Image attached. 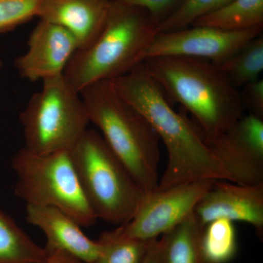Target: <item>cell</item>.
I'll return each instance as SVG.
<instances>
[{
    "instance_id": "21",
    "label": "cell",
    "mask_w": 263,
    "mask_h": 263,
    "mask_svg": "<svg viewBox=\"0 0 263 263\" xmlns=\"http://www.w3.org/2000/svg\"><path fill=\"white\" fill-rule=\"evenodd\" d=\"M230 0H183L181 5L157 25V32L190 27L197 19L212 13Z\"/></svg>"
},
{
    "instance_id": "20",
    "label": "cell",
    "mask_w": 263,
    "mask_h": 263,
    "mask_svg": "<svg viewBox=\"0 0 263 263\" xmlns=\"http://www.w3.org/2000/svg\"><path fill=\"white\" fill-rule=\"evenodd\" d=\"M152 240L126 238L118 229L104 232L98 239L102 252L98 263H141Z\"/></svg>"
},
{
    "instance_id": "6",
    "label": "cell",
    "mask_w": 263,
    "mask_h": 263,
    "mask_svg": "<svg viewBox=\"0 0 263 263\" xmlns=\"http://www.w3.org/2000/svg\"><path fill=\"white\" fill-rule=\"evenodd\" d=\"M15 196L27 205L56 208L82 228L98 220L83 191L70 151L37 154L23 148L12 159Z\"/></svg>"
},
{
    "instance_id": "24",
    "label": "cell",
    "mask_w": 263,
    "mask_h": 263,
    "mask_svg": "<svg viewBox=\"0 0 263 263\" xmlns=\"http://www.w3.org/2000/svg\"><path fill=\"white\" fill-rule=\"evenodd\" d=\"M240 99L243 108L249 113L263 119V80H258L246 85L240 89Z\"/></svg>"
},
{
    "instance_id": "5",
    "label": "cell",
    "mask_w": 263,
    "mask_h": 263,
    "mask_svg": "<svg viewBox=\"0 0 263 263\" xmlns=\"http://www.w3.org/2000/svg\"><path fill=\"white\" fill-rule=\"evenodd\" d=\"M70 154L81 187L98 219L119 226L130 220L146 193L103 136L87 129Z\"/></svg>"
},
{
    "instance_id": "18",
    "label": "cell",
    "mask_w": 263,
    "mask_h": 263,
    "mask_svg": "<svg viewBox=\"0 0 263 263\" xmlns=\"http://www.w3.org/2000/svg\"><path fill=\"white\" fill-rule=\"evenodd\" d=\"M216 66L239 90L258 80L263 71L262 33L251 40L226 61Z\"/></svg>"
},
{
    "instance_id": "14",
    "label": "cell",
    "mask_w": 263,
    "mask_h": 263,
    "mask_svg": "<svg viewBox=\"0 0 263 263\" xmlns=\"http://www.w3.org/2000/svg\"><path fill=\"white\" fill-rule=\"evenodd\" d=\"M110 0H43L37 17L73 36L78 50L92 44L108 17Z\"/></svg>"
},
{
    "instance_id": "17",
    "label": "cell",
    "mask_w": 263,
    "mask_h": 263,
    "mask_svg": "<svg viewBox=\"0 0 263 263\" xmlns=\"http://www.w3.org/2000/svg\"><path fill=\"white\" fill-rule=\"evenodd\" d=\"M48 254L0 209V263H46Z\"/></svg>"
},
{
    "instance_id": "26",
    "label": "cell",
    "mask_w": 263,
    "mask_h": 263,
    "mask_svg": "<svg viewBox=\"0 0 263 263\" xmlns=\"http://www.w3.org/2000/svg\"><path fill=\"white\" fill-rule=\"evenodd\" d=\"M46 263H84L72 257L70 254L61 250L53 251L48 254V259Z\"/></svg>"
},
{
    "instance_id": "27",
    "label": "cell",
    "mask_w": 263,
    "mask_h": 263,
    "mask_svg": "<svg viewBox=\"0 0 263 263\" xmlns=\"http://www.w3.org/2000/svg\"><path fill=\"white\" fill-rule=\"evenodd\" d=\"M2 66H3V63H2V62L0 61V69H1Z\"/></svg>"
},
{
    "instance_id": "15",
    "label": "cell",
    "mask_w": 263,
    "mask_h": 263,
    "mask_svg": "<svg viewBox=\"0 0 263 263\" xmlns=\"http://www.w3.org/2000/svg\"><path fill=\"white\" fill-rule=\"evenodd\" d=\"M191 26L233 32L262 29L263 0H230L221 8L197 19Z\"/></svg>"
},
{
    "instance_id": "22",
    "label": "cell",
    "mask_w": 263,
    "mask_h": 263,
    "mask_svg": "<svg viewBox=\"0 0 263 263\" xmlns=\"http://www.w3.org/2000/svg\"><path fill=\"white\" fill-rule=\"evenodd\" d=\"M43 0H0V32L37 16Z\"/></svg>"
},
{
    "instance_id": "4",
    "label": "cell",
    "mask_w": 263,
    "mask_h": 263,
    "mask_svg": "<svg viewBox=\"0 0 263 263\" xmlns=\"http://www.w3.org/2000/svg\"><path fill=\"white\" fill-rule=\"evenodd\" d=\"M157 27L143 10L110 1L103 30L89 47L76 52L64 76L81 92L90 85L125 75L142 63Z\"/></svg>"
},
{
    "instance_id": "8",
    "label": "cell",
    "mask_w": 263,
    "mask_h": 263,
    "mask_svg": "<svg viewBox=\"0 0 263 263\" xmlns=\"http://www.w3.org/2000/svg\"><path fill=\"white\" fill-rule=\"evenodd\" d=\"M214 181L180 183L146 193L130 220L119 226L118 230L126 238L156 239L194 214L197 203L212 187Z\"/></svg>"
},
{
    "instance_id": "10",
    "label": "cell",
    "mask_w": 263,
    "mask_h": 263,
    "mask_svg": "<svg viewBox=\"0 0 263 263\" xmlns=\"http://www.w3.org/2000/svg\"><path fill=\"white\" fill-rule=\"evenodd\" d=\"M229 174L231 182L263 183V119L245 115L226 133L208 145Z\"/></svg>"
},
{
    "instance_id": "12",
    "label": "cell",
    "mask_w": 263,
    "mask_h": 263,
    "mask_svg": "<svg viewBox=\"0 0 263 263\" xmlns=\"http://www.w3.org/2000/svg\"><path fill=\"white\" fill-rule=\"evenodd\" d=\"M202 227L218 219L250 224L259 236L263 234V183L243 186L215 180L194 212Z\"/></svg>"
},
{
    "instance_id": "9",
    "label": "cell",
    "mask_w": 263,
    "mask_h": 263,
    "mask_svg": "<svg viewBox=\"0 0 263 263\" xmlns=\"http://www.w3.org/2000/svg\"><path fill=\"white\" fill-rule=\"evenodd\" d=\"M262 33V29L233 32L203 26L157 32L142 54L141 62L155 57H185L217 65Z\"/></svg>"
},
{
    "instance_id": "7",
    "label": "cell",
    "mask_w": 263,
    "mask_h": 263,
    "mask_svg": "<svg viewBox=\"0 0 263 263\" xmlns=\"http://www.w3.org/2000/svg\"><path fill=\"white\" fill-rule=\"evenodd\" d=\"M25 146L37 154L70 151L89 119L80 92L64 75L43 81L21 114Z\"/></svg>"
},
{
    "instance_id": "23",
    "label": "cell",
    "mask_w": 263,
    "mask_h": 263,
    "mask_svg": "<svg viewBox=\"0 0 263 263\" xmlns=\"http://www.w3.org/2000/svg\"><path fill=\"white\" fill-rule=\"evenodd\" d=\"M110 1L143 10L148 13L157 25H158L181 5L183 0H110Z\"/></svg>"
},
{
    "instance_id": "3",
    "label": "cell",
    "mask_w": 263,
    "mask_h": 263,
    "mask_svg": "<svg viewBox=\"0 0 263 263\" xmlns=\"http://www.w3.org/2000/svg\"><path fill=\"white\" fill-rule=\"evenodd\" d=\"M89 122L146 193L158 187L160 138L146 117L115 89L101 81L80 92Z\"/></svg>"
},
{
    "instance_id": "13",
    "label": "cell",
    "mask_w": 263,
    "mask_h": 263,
    "mask_svg": "<svg viewBox=\"0 0 263 263\" xmlns=\"http://www.w3.org/2000/svg\"><path fill=\"white\" fill-rule=\"evenodd\" d=\"M26 219L44 233L48 254L61 250L84 263L99 262L101 246L88 238L82 227L68 214L56 208L27 205Z\"/></svg>"
},
{
    "instance_id": "11",
    "label": "cell",
    "mask_w": 263,
    "mask_h": 263,
    "mask_svg": "<svg viewBox=\"0 0 263 263\" xmlns=\"http://www.w3.org/2000/svg\"><path fill=\"white\" fill-rule=\"evenodd\" d=\"M27 51L15 60L19 74L26 80L46 81L64 75L78 51L75 38L57 24L41 20L27 42Z\"/></svg>"
},
{
    "instance_id": "1",
    "label": "cell",
    "mask_w": 263,
    "mask_h": 263,
    "mask_svg": "<svg viewBox=\"0 0 263 263\" xmlns=\"http://www.w3.org/2000/svg\"><path fill=\"white\" fill-rule=\"evenodd\" d=\"M111 82L121 96L146 117L167 150V166L156 190L200 180L231 181L203 137L173 108L143 62Z\"/></svg>"
},
{
    "instance_id": "25",
    "label": "cell",
    "mask_w": 263,
    "mask_h": 263,
    "mask_svg": "<svg viewBox=\"0 0 263 263\" xmlns=\"http://www.w3.org/2000/svg\"><path fill=\"white\" fill-rule=\"evenodd\" d=\"M141 263H162V246L160 240H152Z\"/></svg>"
},
{
    "instance_id": "16",
    "label": "cell",
    "mask_w": 263,
    "mask_h": 263,
    "mask_svg": "<svg viewBox=\"0 0 263 263\" xmlns=\"http://www.w3.org/2000/svg\"><path fill=\"white\" fill-rule=\"evenodd\" d=\"M203 228L193 214L162 235V263H205L200 243Z\"/></svg>"
},
{
    "instance_id": "19",
    "label": "cell",
    "mask_w": 263,
    "mask_h": 263,
    "mask_svg": "<svg viewBox=\"0 0 263 263\" xmlns=\"http://www.w3.org/2000/svg\"><path fill=\"white\" fill-rule=\"evenodd\" d=\"M201 250L205 263H228L237 253V235L233 221L218 219L204 227Z\"/></svg>"
},
{
    "instance_id": "2",
    "label": "cell",
    "mask_w": 263,
    "mask_h": 263,
    "mask_svg": "<svg viewBox=\"0 0 263 263\" xmlns=\"http://www.w3.org/2000/svg\"><path fill=\"white\" fill-rule=\"evenodd\" d=\"M143 63L170 103L180 104L195 117L208 145L243 115L240 90L212 62L160 57Z\"/></svg>"
}]
</instances>
